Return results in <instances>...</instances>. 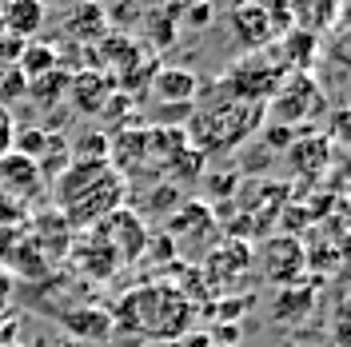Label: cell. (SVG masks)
<instances>
[{
  "label": "cell",
  "mask_w": 351,
  "mask_h": 347,
  "mask_svg": "<svg viewBox=\"0 0 351 347\" xmlns=\"http://www.w3.org/2000/svg\"><path fill=\"white\" fill-rule=\"evenodd\" d=\"M128 200V180L124 172H116L108 160H84V164H68L56 176V216L68 228H96L104 216H112L116 208H124Z\"/></svg>",
  "instance_id": "1"
},
{
  "label": "cell",
  "mask_w": 351,
  "mask_h": 347,
  "mask_svg": "<svg viewBox=\"0 0 351 347\" xmlns=\"http://www.w3.org/2000/svg\"><path fill=\"white\" fill-rule=\"evenodd\" d=\"M196 320V304L176 283H144L112 311V331H136L148 344H180Z\"/></svg>",
  "instance_id": "2"
},
{
  "label": "cell",
  "mask_w": 351,
  "mask_h": 347,
  "mask_svg": "<svg viewBox=\"0 0 351 347\" xmlns=\"http://www.w3.org/2000/svg\"><path fill=\"white\" fill-rule=\"evenodd\" d=\"M260 124H263V104H247V100H236V96H223V100H212L204 108L188 112V132L184 136H192L188 144L199 156H212V152H228V148L243 144Z\"/></svg>",
  "instance_id": "3"
},
{
  "label": "cell",
  "mask_w": 351,
  "mask_h": 347,
  "mask_svg": "<svg viewBox=\"0 0 351 347\" xmlns=\"http://www.w3.org/2000/svg\"><path fill=\"white\" fill-rule=\"evenodd\" d=\"M287 76V68L280 60H271V56H263V52H252L247 60L228 68V76H223V92L228 96H236V100H247V104H263L267 108V100L276 96V88L280 80Z\"/></svg>",
  "instance_id": "4"
},
{
  "label": "cell",
  "mask_w": 351,
  "mask_h": 347,
  "mask_svg": "<svg viewBox=\"0 0 351 347\" xmlns=\"http://www.w3.org/2000/svg\"><path fill=\"white\" fill-rule=\"evenodd\" d=\"M271 104V116L276 120H284L287 128L291 124H307V120H315V116H324V88L315 76H307V72H295V76H284L280 88H276V96L267 100Z\"/></svg>",
  "instance_id": "5"
},
{
  "label": "cell",
  "mask_w": 351,
  "mask_h": 347,
  "mask_svg": "<svg viewBox=\"0 0 351 347\" xmlns=\"http://www.w3.org/2000/svg\"><path fill=\"white\" fill-rule=\"evenodd\" d=\"M252 260H260V276L276 287L300 283L307 267V248L295 236H271L260 248H252Z\"/></svg>",
  "instance_id": "6"
},
{
  "label": "cell",
  "mask_w": 351,
  "mask_h": 347,
  "mask_svg": "<svg viewBox=\"0 0 351 347\" xmlns=\"http://www.w3.org/2000/svg\"><path fill=\"white\" fill-rule=\"evenodd\" d=\"M252 267H256V260H252V243H243L240 236H223L204 252L199 276L208 280V287H219V283L228 287V283L243 280Z\"/></svg>",
  "instance_id": "7"
},
{
  "label": "cell",
  "mask_w": 351,
  "mask_h": 347,
  "mask_svg": "<svg viewBox=\"0 0 351 347\" xmlns=\"http://www.w3.org/2000/svg\"><path fill=\"white\" fill-rule=\"evenodd\" d=\"M92 236L104 239L108 252L120 263H132V260H140V252L148 248V224L136 216L132 208H116L112 216H104L92 228Z\"/></svg>",
  "instance_id": "8"
},
{
  "label": "cell",
  "mask_w": 351,
  "mask_h": 347,
  "mask_svg": "<svg viewBox=\"0 0 351 347\" xmlns=\"http://www.w3.org/2000/svg\"><path fill=\"white\" fill-rule=\"evenodd\" d=\"M228 28H232V36H236L243 48H252V52H260L263 44H271L276 36H284L280 8L271 12L263 0H243V4H236V12L228 16Z\"/></svg>",
  "instance_id": "9"
},
{
  "label": "cell",
  "mask_w": 351,
  "mask_h": 347,
  "mask_svg": "<svg viewBox=\"0 0 351 347\" xmlns=\"http://www.w3.org/2000/svg\"><path fill=\"white\" fill-rule=\"evenodd\" d=\"M168 236L176 239V248H180V252L204 256V252L216 243L219 228H216V216H212L204 204H184V208L172 216V224H168Z\"/></svg>",
  "instance_id": "10"
},
{
  "label": "cell",
  "mask_w": 351,
  "mask_h": 347,
  "mask_svg": "<svg viewBox=\"0 0 351 347\" xmlns=\"http://www.w3.org/2000/svg\"><path fill=\"white\" fill-rule=\"evenodd\" d=\"M44 188H48V180L40 176V168L21 152H8L0 156V195H8V200H16V204H32V200H40Z\"/></svg>",
  "instance_id": "11"
},
{
  "label": "cell",
  "mask_w": 351,
  "mask_h": 347,
  "mask_svg": "<svg viewBox=\"0 0 351 347\" xmlns=\"http://www.w3.org/2000/svg\"><path fill=\"white\" fill-rule=\"evenodd\" d=\"M0 24H4L8 36L32 40V32H40V24H44V0H8Z\"/></svg>",
  "instance_id": "12"
},
{
  "label": "cell",
  "mask_w": 351,
  "mask_h": 347,
  "mask_svg": "<svg viewBox=\"0 0 351 347\" xmlns=\"http://www.w3.org/2000/svg\"><path fill=\"white\" fill-rule=\"evenodd\" d=\"M156 96L160 100H168V104H176V108H188L192 100H196V76L192 72H184V68H156Z\"/></svg>",
  "instance_id": "13"
},
{
  "label": "cell",
  "mask_w": 351,
  "mask_h": 347,
  "mask_svg": "<svg viewBox=\"0 0 351 347\" xmlns=\"http://www.w3.org/2000/svg\"><path fill=\"white\" fill-rule=\"evenodd\" d=\"M76 267L84 272V276H96V280H108L112 272L120 267V260L108 252V243L100 236H88L80 248H76Z\"/></svg>",
  "instance_id": "14"
},
{
  "label": "cell",
  "mask_w": 351,
  "mask_h": 347,
  "mask_svg": "<svg viewBox=\"0 0 351 347\" xmlns=\"http://www.w3.org/2000/svg\"><path fill=\"white\" fill-rule=\"evenodd\" d=\"M287 164H291V172H304V176L324 172V164H328V136H304V140H295L291 152H287Z\"/></svg>",
  "instance_id": "15"
},
{
  "label": "cell",
  "mask_w": 351,
  "mask_h": 347,
  "mask_svg": "<svg viewBox=\"0 0 351 347\" xmlns=\"http://www.w3.org/2000/svg\"><path fill=\"white\" fill-rule=\"evenodd\" d=\"M311 304H315V283H287V287H280V300L271 307V315L276 320H304Z\"/></svg>",
  "instance_id": "16"
},
{
  "label": "cell",
  "mask_w": 351,
  "mask_h": 347,
  "mask_svg": "<svg viewBox=\"0 0 351 347\" xmlns=\"http://www.w3.org/2000/svg\"><path fill=\"white\" fill-rule=\"evenodd\" d=\"M291 12H295V21L304 32H324L331 21H335V12H339V0H291Z\"/></svg>",
  "instance_id": "17"
},
{
  "label": "cell",
  "mask_w": 351,
  "mask_h": 347,
  "mask_svg": "<svg viewBox=\"0 0 351 347\" xmlns=\"http://www.w3.org/2000/svg\"><path fill=\"white\" fill-rule=\"evenodd\" d=\"M108 92H112V80H96L92 72L72 80V100L80 104V112H100L108 104Z\"/></svg>",
  "instance_id": "18"
},
{
  "label": "cell",
  "mask_w": 351,
  "mask_h": 347,
  "mask_svg": "<svg viewBox=\"0 0 351 347\" xmlns=\"http://www.w3.org/2000/svg\"><path fill=\"white\" fill-rule=\"evenodd\" d=\"M64 324L72 327L80 339H108L112 335V315L108 311H96V307L72 311V315H64Z\"/></svg>",
  "instance_id": "19"
},
{
  "label": "cell",
  "mask_w": 351,
  "mask_h": 347,
  "mask_svg": "<svg viewBox=\"0 0 351 347\" xmlns=\"http://www.w3.org/2000/svg\"><path fill=\"white\" fill-rule=\"evenodd\" d=\"M52 68H56V48L52 44H24L21 60H16V72L24 80H36V76L52 72Z\"/></svg>",
  "instance_id": "20"
},
{
  "label": "cell",
  "mask_w": 351,
  "mask_h": 347,
  "mask_svg": "<svg viewBox=\"0 0 351 347\" xmlns=\"http://www.w3.org/2000/svg\"><path fill=\"white\" fill-rule=\"evenodd\" d=\"M68 164H72V152H68V144L60 136H48V144H44L40 160H36V168H40L44 180H56V176L64 172Z\"/></svg>",
  "instance_id": "21"
},
{
  "label": "cell",
  "mask_w": 351,
  "mask_h": 347,
  "mask_svg": "<svg viewBox=\"0 0 351 347\" xmlns=\"http://www.w3.org/2000/svg\"><path fill=\"white\" fill-rule=\"evenodd\" d=\"M311 56H315V36H311V32H304V28L284 32V68H291V60L307 68Z\"/></svg>",
  "instance_id": "22"
},
{
  "label": "cell",
  "mask_w": 351,
  "mask_h": 347,
  "mask_svg": "<svg viewBox=\"0 0 351 347\" xmlns=\"http://www.w3.org/2000/svg\"><path fill=\"white\" fill-rule=\"evenodd\" d=\"M64 88H68V76H64V72H56V68H52V72H44V76H36V80H28V92H32L40 104H52Z\"/></svg>",
  "instance_id": "23"
},
{
  "label": "cell",
  "mask_w": 351,
  "mask_h": 347,
  "mask_svg": "<svg viewBox=\"0 0 351 347\" xmlns=\"http://www.w3.org/2000/svg\"><path fill=\"white\" fill-rule=\"evenodd\" d=\"M12 140H16V124H12V112H8V104H0V156L12 152Z\"/></svg>",
  "instance_id": "24"
},
{
  "label": "cell",
  "mask_w": 351,
  "mask_h": 347,
  "mask_svg": "<svg viewBox=\"0 0 351 347\" xmlns=\"http://www.w3.org/2000/svg\"><path fill=\"white\" fill-rule=\"evenodd\" d=\"M24 216H28V208H24V204L8 200V195H0V219H4V224H21Z\"/></svg>",
  "instance_id": "25"
},
{
  "label": "cell",
  "mask_w": 351,
  "mask_h": 347,
  "mask_svg": "<svg viewBox=\"0 0 351 347\" xmlns=\"http://www.w3.org/2000/svg\"><path fill=\"white\" fill-rule=\"evenodd\" d=\"M21 52H24V44L16 40V36H8V32H4V40H0V60H4V64H16V60H21Z\"/></svg>",
  "instance_id": "26"
},
{
  "label": "cell",
  "mask_w": 351,
  "mask_h": 347,
  "mask_svg": "<svg viewBox=\"0 0 351 347\" xmlns=\"http://www.w3.org/2000/svg\"><path fill=\"white\" fill-rule=\"evenodd\" d=\"M184 12H188V24H196V28L212 24V4H204V0H199V4H188Z\"/></svg>",
  "instance_id": "27"
},
{
  "label": "cell",
  "mask_w": 351,
  "mask_h": 347,
  "mask_svg": "<svg viewBox=\"0 0 351 347\" xmlns=\"http://www.w3.org/2000/svg\"><path fill=\"white\" fill-rule=\"evenodd\" d=\"M148 347H180V344H148Z\"/></svg>",
  "instance_id": "28"
},
{
  "label": "cell",
  "mask_w": 351,
  "mask_h": 347,
  "mask_svg": "<svg viewBox=\"0 0 351 347\" xmlns=\"http://www.w3.org/2000/svg\"><path fill=\"white\" fill-rule=\"evenodd\" d=\"M4 8H8V0H0V16H4Z\"/></svg>",
  "instance_id": "29"
},
{
  "label": "cell",
  "mask_w": 351,
  "mask_h": 347,
  "mask_svg": "<svg viewBox=\"0 0 351 347\" xmlns=\"http://www.w3.org/2000/svg\"><path fill=\"white\" fill-rule=\"evenodd\" d=\"M208 347H223V344H208Z\"/></svg>",
  "instance_id": "30"
}]
</instances>
